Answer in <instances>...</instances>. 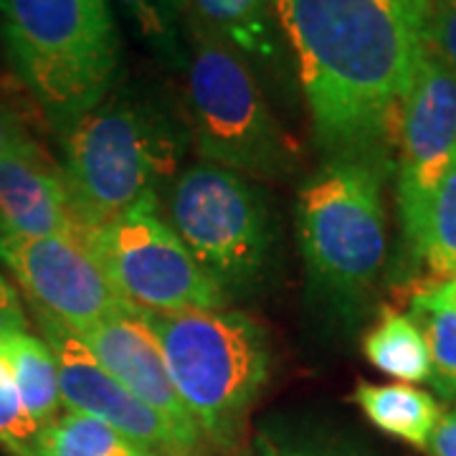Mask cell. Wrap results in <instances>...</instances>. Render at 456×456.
Masks as SVG:
<instances>
[{
    "instance_id": "obj_32",
    "label": "cell",
    "mask_w": 456,
    "mask_h": 456,
    "mask_svg": "<svg viewBox=\"0 0 456 456\" xmlns=\"http://www.w3.org/2000/svg\"><path fill=\"white\" fill-rule=\"evenodd\" d=\"M244 456H248V454H244Z\"/></svg>"
},
{
    "instance_id": "obj_29",
    "label": "cell",
    "mask_w": 456,
    "mask_h": 456,
    "mask_svg": "<svg viewBox=\"0 0 456 456\" xmlns=\"http://www.w3.org/2000/svg\"><path fill=\"white\" fill-rule=\"evenodd\" d=\"M441 284H444V289H446V292H449V297H452V299L456 302V277L449 279V281H441Z\"/></svg>"
},
{
    "instance_id": "obj_26",
    "label": "cell",
    "mask_w": 456,
    "mask_h": 456,
    "mask_svg": "<svg viewBox=\"0 0 456 456\" xmlns=\"http://www.w3.org/2000/svg\"><path fill=\"white\" fill-rule=\"evenodd\" d=\"M426 449L431 456H456V408L441 413V421L434 428Z\"/></svg>"
},
{
    "instance_id": "obj_10",
    "label": "cell",
    "mask_w": 456,
    "mask_h": 456,
    "mask_svg": "<svg viewBox=\"0 0 456 456\" xmlns=\"http://www.w3.org/2000/svg\"><path fill=\"white\" fill-rule=\"evenodd\" d=\"M0 264L28 294L31 307L77 332L132 310L82 233L38 239L0 233Z\"/></svg>"
},
{
    "instance_id": "obj_18",
    "label": "cell",
    "mask_w": 456,
    "mask_h": 456,
    "mask_svg": "<svg viewBox=\"0 0 456 456\" xmlns=\"http://www.w3.org/2000/svg\"><path fill=\"white\" fill-rule=\"evenodd\" d=\"M411 320L424 335L431 358V388L456 401V302L444 284H428L411 297Z\"/></svg>"
},
{
    "instance_id": "obj_6",
    "label": "cell",
    "mask_w": 456,
    "mask_h": 456,
    "mask_svg": "<svg viewBox=\"0 0 456 456\" xmlns=\"http://www.w3.org/2000/svg\"><path fill=\"white\" fill-rule=\"evenodd\" d=\"M191 33L188 104L200 163L261 183L289 178L302 165V152L277 122L248 61L193 20Z\"/></svg>"
},
{
    "instance_id": "obj_17",
    "label": "cell",
    "mask_w": 456,
    "mask_h": 456,
    "mask_svg": "<svg viewBox=\"0 0 456 456\" xmlns=\"http://www.w3.org/2000/svg\"><path fill=\"white\" fill-rule=\"evenodd\" d=\"M362 353L380 373L398 378L401 383H424L431 378V358L424 335L411 314L383 307L365 338Z\"/></svg>"
},
{
    "instance_id": "obj_2",
    "label": "cell",
    "mask_w": 456,
    "mask_h": 456,
    "mask_svg": "<svg viewBox=\"0 0 456 456\" xmlns=\"http://www.w3.org/2000/svg\"><path fill=\"white\" fill-rule=\"evenodd\" d=\"M0 44L61 134L112 92L122 64L110 0H0Z\"/></svg>"
},
{
    "instance_id": "obj_14",
    "label": "cell",
    "mask_w": 456,
    "mask_h": 456,
    "mask_svg": "<svg viewBox=\"0 0 456 456\" xmlns=\"http://www.w3.org/2000/svg\"><path fill=\"white\" fill-rule=\"evenodd\" d=\"M191 20L218 36L246 61L277 69L284 61V38L274 16V0H183Z\"/></svg>"
},
{
    "instance_id": "obj_7",
    "label": "cell",
    "mask_w": 456,
    "mask_h": 456,
    "mask_svg": "<svg viewBox=\"0 0 456 456\" xmlns=\"http://www.w3.org/2000/svg\"><path fill=\"white\" fill-rule=\"evenodd\" d=\"M173 231L226 292H248L274 251L269 198L254 180L211 163L185 167L170 185Z\"/></svg>"
},
{
    "instance_id": "obj_11",
    "label": "cell",
    "mask_w": 456,
    "mask_h": 456,
    "mask_svg": "<svg viewBox=\"0 0 456 456\" xmlns=\"http://www.w3.org/2000/svg\"><path fill=\"white\" fill-rule=\"evenodd\" d=\"M41 338L51 347L59 365L61 403L69 411L99 419L117 428L155 456H191L173 426L158 411L132 395L86 347V342L71 327L59 322L44 310L31 307Z\"/></svg>"
},
{
    "instance_id": "obj_19",
    "label": "cell",
    "mask_w": 456,
    "mask_h": 456,
    "mask_svg": "<svg viewBox=\"0 0 456 456\" xmlns=\"http://www.w3.org/2000/svg\"><path fill=\"white\" fill-rule=\"evenodd\" d=\"M36 456H155L110 424L66 411L38 428Z\"/></svg>"
},
{
    "instance_id": "obj_27",
    "label": "cell",
    "mask_w": 456,
    "mask_h": 456,
    "mask_svg": "<svg viewBox=\"0 0 456 456\" xmlns=\"http://www.w3.org/2000/svg\"><path fill=\"white\" fill-rule=\"evenodd\" d=\"M259 456H353L338 449H314V446H279L277 441L261 434L256 439Z\"/></svg>"
},
{
    "instance_id": "obj_21",
    "label": "cell",
    "mask_w": 456,
    "mask_h": 456,
    "mask_svg": "<svg viewBox=\"0 0 456 456\" xmlns=\"http://www.w3.org/2000/svg\"><path fill=\"white\" fill-rule=\"evenodd\" d=\"M125 16L134 23L137 33L165 64L173 69L185 66V49L180 44L178 16L173 0H114Z\"/></svg>"
},
{
    "instance_id": "obj_8",
    "label": "cell",
    "mask_w": 456,
    "mask_h": 456,
    "mask_svg": "<svg viewBox=\"0 0 456 456\" xmlns=\"http://www.w3.org/2000/svg\"><path fill=\"white\" fill-rule=\"evenodd\" d=\"M82 236L132 310L167 314L226 307V292L163 221L158 196L104 226L82 228Z\"/></svg>"
},
{
    "instance_id": "obj_15",
    "label": "cell",
    "mask_w": 456,
    "mask_h": 456,
    "mask_svg": "<svg viewBox=\"0 0 456 456\" xmlns=\"http://www.w3.org/2000/svg\"><path fill=\"white\" fill-rule=\"evenodd\" d=\"M353 401L365 419L383 434L426 449L441 421V406L431 393L408 383H368L358 380Z\"/></svg>"
},
{
    "instance_id": "obj_1",
    "label": "cell",
    "mask_w": 456,
    "mask_h": 456,
    "mask_svg": "<svg viewBox=\"0 0 456 456\" xmlns=\"http://www.w3.org/2000/svg\"><path fill=\"white\" fill-rule=\"evenodd\" d=\"M325 158L391 155L421 38L391 0H274Z\"/></svg>"
},
{
    "instance_id": "obj_31",
    "label": "cell",
    "mask_w": 456,
    "mask_h": 456,
    "mask_svg": "<svg viewBox=\"0 0 456 456\" xmlns=\"http://www.w3.org/2000/svg\"><path fill=\"white\" fill-rule=\"evenodd\" d=\"M0 233H3V226H0Z\"/></svg>"
},
{
    "instance_id": "obj_25",
    "label": "cell",
    "mask_w": 456,
    "mask_h": 456,
    "mask_svg": "<svg viewBox=\"0 0 456 456\" xmlns=\"http://www.w3.org/2000/svg\"><path fill=\"white\" fill-rule=\"evenodd\" d=\"M28 332V314L18 297L16 287L0 272V338Z\"/></svg>"
},
{
    "instance_id": "obj_16",
    "label": "cell",
    "mask_w": 456,
    "mask_h": 456,
    "mask_svg": "<svg viewBox=\"0 0 456 456\" xmlns=\"http://www.w3.org/2000/svg\"><path fill=\"white\" fill-rule=\"evenodd\" d=\"M0 362L11 375L33 424L41 428L61 416L64 403L59 388V365L44 338H36L31 332L0 338Z\"/></svg>"
},
{
    "instance_id": "obj_28",
    "label": "cell",
    "mask_w": 456,
    "mask_h": 456,
    "mask_svg": "<svg viewBox=\"0 0 456 456\" xmlns=\"http://www.w3.org/2000/svg\"><path fill=\"white\" fill-rule=\"evenodd\" d=\"M393 8L403 16L408 26H411V31L416 33L419 38H421V28H424V20L426 13H428V5H431V0H391Z\"/></svg>"
},
{
    "instance_id": "obj_24",
    "label": "cell",
    "mask_w": 456,
    "mask_h": 456,
    "mask_svg": "<svg viewBox=\"0 0 456 456\" xmlns=\"http://www.w3.org/2000/svg\"><path fill=\"white\" fill-rule=\"evenodd\" d=\"M44 150L26 130V125L18 119V114L0 104V160L5 158H20V155H41Z\"/></svg>"
},
{
    "instance_id": "obj_22",
    "label": "cell",
    "mask_w": 456,
    "mask_h": 456,
    "mask_svg": "<svg viewBox=\"0 0 456 456\" xmlns=\"http://www.w3.org/2000/svg\"><path fill=\"white\" fill-rule=\"evenodd\" d=\"M38 426L26 413L16 386L0 362V446L11 456H36Z\"/></svg>"
},
{
    "instance_id": "obj_23",
    "label": "cell",
    "mask_w": 456,
    "mask_h": 456,
    "mask_svg": "<svg viewBox=\"0 0 456 456\" xmlns=\"http://www.w3.org/2000/svg\"><path fill=\"white\" fill-rule=\"evenodd\" d=\"M421 41L456 77V0H431Z\"/></svg>"
},
{
    "instance_id": "obj_9",
    "label": "cell",
    "mask_w": 456,
    "mask_h": 456,
    "mask_svg": "<svg viewBox=\"0 0 456 456\" xmlns=\"http://www.w3.org/2000/svg\"><path fill=\"white\" fill-rule=\"evenodd\" d=\"M395 142L401 233L411 259L421 261L431 203L456 152V77L424 41L401 107Z\"/></svg>"
},
{
    "instance_id": "obj_4",
    "label": "cell",
    "mask_w": 456,
    "mask_h": 456,
    "mask_svg": "<svg viewBox=\"0 0 456 456\" xmlns=\"http://www.w3.org/2000/svg\"><path fill=\"white\" fill-rule=\"evenodd\" d=\"M185 134L158 104L114 92L61 134V178L82 228L119 218L175 175Z\"/></svg>"
},
{
    "instance_id": "obj_3",
    "label": "cell",
    "mask_w": 456,
    "mask_h": 456,
    "mask_svg": "<svg viewBox=\"0 0 456 456\" xmlns=\"http://www.w3.org/2000/svg\"><path fill=\"white\" fill-rule=\"evenodd\" d=\"M388 163V155L327 158L299 188L297 231L307 284L335 317H358L383 269Z\"/></svg>"
},
{
    "instance_id": "obj_5",
    "label": "cell",
    "mask_w": 456,
    "mask_h": 456,
    "mask_svg": "<svg viewBox=\"0 0 456 456\" xmlns=\"http://www.w3.org/2000/svg\"><path fill=\"white\" fill-rule=\"evenodd\" d=\"M198 431L231 449L272 373L266 330L239 310L142 312Z\"/></svg>"
},
{
    "instance_id": "obj_30",
    "label": "cell",
    "mask_w": 456,
    "mask_h": 456,
    "mask_svg": "<svg viewBox=\"0 0 456 456\" xmlns=\"http://www.w3.org/2000/svg\"><path fill=\"white\" fill-rule=\"evenodd\" d=\"M173 3H175V8H178L180 13H183V0H173Z\"/></svg>"
},
{
    "instance_id": "obj_12",
    "label": "cell",
    "mask_w": 456,
    "mask_h": 456,
    "mask_svg": "<svg viewBox=\"0 0 456 456\" xmlns=\"http://www.w3.org/2000/svg\"><path fill=\"white\" fill-rule=\"evenodd\" d=\"M77 332V330H74ZM94 358L145 406L158 411L188 454H196L200 431L183 406L178 391L170 380L160 342L150 330L142 312L127 310L102 320L79 332Z\"/></svg>"
},
{
    "instance_id": "obj_20",
    "label": "cell",
    "mask_w": 456,
    "mask_h": 456,
    "mask_svg": "<svg viewBox=\"0 0 456 456\" xmlns=\"http://www.w3.org/2000/svg\"><path fill=\"white\" fill-rule=\"evenodd\" d=\"M421 264L428 269L431 284L456 277V152L431 203Z\"/></svg>"
},
{
    "instance_id": "obj_13",
    "label": "cell",
    "mask_w": 456,
    "mask_h": 456,
    "mask_svg": "<svg viewBox=\"0 0 456 456\" xmlns=\"http://www.w3.org/2000/svg\"><path fill=\"white\" fill-rule=\"evenodd\" d=\"M0 226L13 236H79L61 170L46 152L0 160Z\"/></svg>"
}]
</instances>
